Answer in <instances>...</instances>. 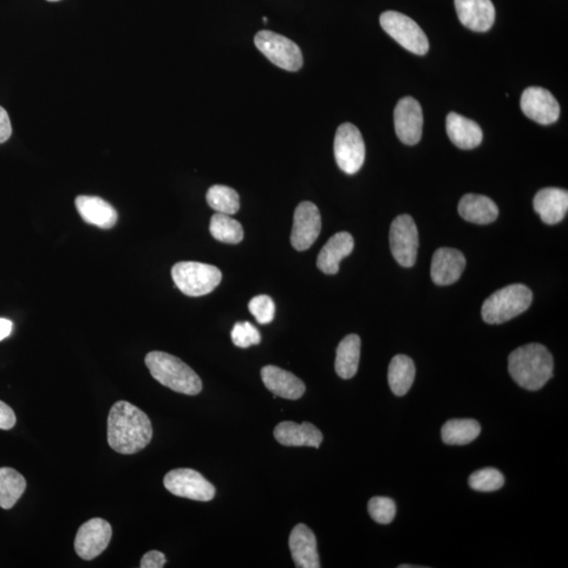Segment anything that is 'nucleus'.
<instances>
[{"instance_id":"nucleus-16","label":"nucleus","mask_w":568,"mask_h":568,"mask_svg":"<svg viewBox=\"0 0 568 568\" xmlns=\"http://www.w3.org/2000/svg\"><path fill=\"white\" fill-rule=\"evenodd\" d=\"M457 14L465 27L475 32H486L493 27L496 17L492 0H455Z\"/></svg>"},{"instance_id":"nucleus-29","label":"nucleus","mask_w":568,"mask_h":568,"mask_svg":"<svg viewBox=\"0 0 568 568\" xmlns=\"http://www.w3.org/2000/svg\"><path fill=\"white\" fill-rule=\"evenodd\" d=\"M210 232L215 239L228 245H238L245 237L243 226L230 215L220 213L213 215Z\"/></svg>"},{"instance_id":"nucleus-7","label":"nucleus","mask_w":568,"mask_h":568,"mask_svg":"<svg viewBox=\"0 0 568 568\" xmlns=\"http://www.w3.org/2000/svg\"><path fill=\"white\" fill-rule=\"evenodd\" d=\"M254 42L261 53L277 67L290 72L303 68L302 50L291 39L271 31H260Z\"/></svg>"},{"instance_id":"nucleus-18","label":"nucleus","mask_w":568,"mask_h":568,"mask_svg":"<svg viewBox=\"0 0 568 568\" xmlns=\"http://www.w3.org/2000/svg\"><path fill=\"white\" fill-rule=\"evenodd\" d=\"M534 207L546 225H557L566 217L568 193L558 188L541 189L534 198Z\"/></svg>"},{"instance_id":"nucleus-20","label":"nucleus","mask_w":568,"mask_h":568,"mask_svg":"<svg viewBox=\"0 0 568 568\" xmlns=\"http://www.w3.org/2000/svg\"><path fill=\"white\" fill-rule=\"evenodd\" d=\"M276 440L285 447H312L318 448L323 443V433L313 424L284 421L274 429Z\"/></svg>"},{"instance_id":"nucleus-31","label":"nucleus","mask_w":568,"mask_h":568,"mask_svg":"<svg viewBox=\"0 0 568 568\" xmlns=\"http://www.w3.org/2000/svg\"><path fill=\"white\" fill-rule=\"evenodd\" d=\"M505 476L498 469L486 467L479 469L469 477L468 485L477 492L498 491L505 486Z\"/></svg>"},{"instance_id":"nucleus-38","label":"nucleus","mask_w":568,"mask_h":568,"mask_svg":"<svg viewBox=\"0 0 568 568\" xmlns=\"http://www.w3.org/2000/svg\"><path fill=\"white\" fill-rule=\"evenodd\" d=\"M13 330V323L9 319L0 318V342L8 338Z\"/></svg>"},{"instance_id":"nucleus-11","label":"nucleus","mask_w":568,"mask_h":568,"mask_svg":"<svg viewBox=\"0 0 568 568\" xmlns=\"http://www.w3.org/2000/svg\"><path fill=\"white\" fill-rule=\"evenodd\" d=\"M112 539V526L101 518L91 519L78 530L74 546L75 551L83 560H93L100 556Z\"/></svg>"},{"instance_id":"nucleus-35","label":"nucleus","mask_w":568,"mask_h":568,"mask_svg":"<svg viewBox=\"0 0 568 568\" xmlns=\"http://www.w3.org/2000/svg\"><path fill=\"white\" fill-rule=\"evenodd\" d=\"M16 416L8 404L0 400V429L8 430L15 427Z\"/></svg>"},{"instance_id":"nucleus-30","label":"nucleus","mask_w":568,"mask_h":568,"mask_svg":"<svg viewBox=\"0 0 568 568\" xmlns=\"http://www.w3.org/2000/svg\"><path fill=\"white\" fill-rule=\"evenodd\" d=\"M207 201L213 210L220 214L234 215L239 211L240 198L234 188L217 185L208 188Z\"/></svg>"},{"instance_id":"nucleus-15","label":"nucleus","mask_w":568,"mask_h":568,"mask_svg":"<svg viewBox=\"0 0 568 568\" xmlns=\"http://www.w3.org/2000/svg\"><path fill=\"white\" fill-rule=\"evenodd\" d=\"M466 265L465 255L460 251L442 247L434 254L430 276L436 284L450 285L458 282Z\"/></svg>"},{"instance_id":"nucleus-13","label":"nucleus","mask_w":568,"mask_h":568,"mask_svg":"<svg viewBox=\"0 0 568 568\" xmlns=\"http://www.w3.org/2000/svg\"><path fill=\"white\" fill-rule=\"evenodd\" d=\"M520 104L522 112L539 125H552L559 120V102L546 89L527 88L521 96Z\"/></svg>"},{"instance_id":"nucleus-3","label":"nucleus","mask_w":568,"mask_h":568,"mask_svg":"<svg viewBox=\"0 0 568 568\" xmlns=\"http://www.w3.org/2000/svg\"><path fill=\"white\" fill-rule=\"evenodd\" d=\"M146 365L155 380L176 393L195 396L202 390L199 376L179 358L168 352H149Z\"/></svg>"},{"instance_id":"nucleus-10","label":"nucleus","mask_w":568,"mask_h":568,"mask_svg":"<svg viewBox=\"0 0 568 568\" xmlns=\"http://www.w3.org/2000/svg\"><path fill=\"white\" fill-rule=\"evenodd\" d=\"M390 244L397 263L404 267L416 264L419 235L415 221L409 215H400L390 226Z\"/></svg>"},{"instance_id":"nucleus-33","label":"nucleus","mask_w":568,"mask_h":568,"mask_svg":"<svg viewBox=\"0 0 568 568\" xmlns=\"http://www.w3.org/2000/svg\"><path fill=\"white\" fill-rule=\"evenodd\" d=\"M232 342L241 349L250 348L261 342L259 331L250 323H237L232 330Z\"/></svg>"},{"instance_id":"nucleus-4","label":"nucleus","mask_w":568,"mask_h":568,"mask_svg":"<svg viewBox=\"0 0 568 568\" xmlns=\"http://www.w3.org/2000/svg\"><path fill=\"white\" fill-rule=\"evenodd\" d=\"M533 293L525 284H511L489 296L482 305V318L488 324H501L530 308Z\"/></svg>"},{"instance_id":"nucleus-1","label":"nucleus","mask_w":568,"mask_h":568,"mask_svg":"<svg viewBox=\"0 0 568 568\" xmlns=\"http://www.w3.org/2000/svg\"><path fill=\"white\" fill-rule=\"evenodd\" d=\"M153 437L152 423L146 413L127 401H119L110 410L108 443L122 455H133L146 448Z\"/></svg>"},{"instance_id":"nucleus-5","label":"nucleus","mask_w":568,"mask_h":568,"mask_svg":"<svg viewBox=\"0 0 568 568\" xmlns=\"http://www.w3.org/2000/svg\"><path fill=\"white\" fill-rule=\"evenodd\" d=\"M175 285L189 297H200L212 293L220 284L222 274L218 267L195 261H182L172 269Z\"/></svg>"},{"instance_id":"nucleus-14","label":"nucleus","mask_w":568,"mask_h":568,"mask_svg":"<svg viewBox=\"0 0 568 568\" xmlns=\"http://www.w3.org/2000/svg\"><path fill=\"white\" fill-rule=\"evenodd\" d=\"M398 139L408 146L417 145L422 137L423 114L420 103L413 97H404L394 112Z\"/></svg>"},{"instance_id":"nucleus-23","label":"nucleus","mask_w":568,"mask_h":568,"mask_svg":"<svg viewBox=\"0 0 568 568\" xmlns=\"http://www.w3.org/2000/svg\"><path fill=\"white\" fill-rule=\"evenodd\" d=\"M447 132L457 148L473 149L481 145L482 130L478 123L457 113L447 117Z\"/></svg>"},{"instance_id":"nucleus-24","label":"nucleus","mask_w":568,"mask_h":568,"mask_svg":"<svg viewBox=\"0 0 568 568\" xmlns=\"http://www.w3.org/2000/svg\"><path fill=\"white\" fill-rule=\"evenodd\" d=\"M458 210L463 219L476 225L492 224L499 215V208L491 198L477 194L463 196Z\"/></svg>"},{"instance_id":"nucleus-32","label":"nucleus","mask_w":568,"mask_h":568,"mask_svg":"<svg viewBox=\"0 0 568 568\" xmlns=\"http://www.w3.org/2000/svg\"><path fill=\"white\" fill-rule=\"evenodd\" d=\"M371 518L380 525H390L395 519L397 508L394 500L387 497H374L369 502Z\"/></svg>"},{"instance_id":"nucleus-6","label":"nucleus","mask_w":568,"mask_h":568,"mask_svg":"<svg viewBox=\"0 0 568 568\" xmlns=\"http://www.w3.org/2000/svg\"><path fill=\"white\" fill-rule=\"evenodd\" d=\"M382 29L404 49L416 55H426L429 43L418 24L400 12L387 11L380 16Z\"/></svg>"},{"instance_id":"nucleus-17","label":"nucleus","mask_w":568,"mask_h":568,"mask_svg":"<svg viewBox=\"0 0 568 568\" xmlns=\"http://www.w3.org/2000/svg\"><path fill=\"white\" fill-rule=\"evenodd\" d=\"M261 378L267 390L284 400H297L305 393V385L298 377L275 365L261 370Z\"/></svg>"},{"instance_id":"nucleus-39","label":"nucleus","mask_w":568,"mask_h":568,"mask_svg":"<svg viewBox=\"0 0 568 568\" xmlns=\"http://www.w3.org/2000/svg\"><path fill=\"white\" fill-rule=\"evenodd\" d=\"M48 2L55 3V2H60V0H48Z\"/></svg>"},{"instance_id":"nucleus-28","label":"nucleus","mask_w":568,"mask_h":568,"mask_svg":"<svg viewBox=\"0 0 568 568\" xmlns=\"http://www.w3.org/2000/svg\"><path fill=\"white\" fill-rule=\"evenodd\" d=\"M25 488H27V481L22 474L14 468H0V507L10 509L14 506L21 499Z\"/></svg>"},{"instance_id":"nucleus-27","label":"nucleus","mask_w":568,"mask_h":568,"mask_svg":"<svg viewBox=\"0 0 568 568\" xmlns=\"http://www.w3.org/2000/svg\"><path fill=\"white\" fill-rule=\"evenodd\" d=\"M480 433V424L474 419L448 420L441 429L442 440L448 446H466L478 438Z\"/></svg>"},{"instance_id":"nucleus-19","label":"nucleus","mask_w":568,"mask_h":568,"mask_svg":"<svg viewBox=\"0 0 568 568\" xmlns=\"http://www.w3.org/2000/svg\"><path fill=\"white\" fill-rule=\"evenodd\" d=\"M290 550L294 563L299 568H320L317 540L314 533L304 525L294 528L290 536Z\"/></svg>"},{"instance_id":"nucleus-8","label":"nucleus","mask_w":568,"mask_h":568,"mask_svg":"<svg viewBox=\"0 0 568 568\" xmlns=\"http://www.w3.org/2000/svg\"><path fill=\"white\" fill-rule=\"evenodd\" d=\"M334 154L337 165L342 171L349 175L356 174L363 166L365 145L361 130L350 122L342 123L338 128Z\"/></svg>"},{"instance_id":"nucleus-9","label":"nucleus","mask_w":568,"mask_h":568,"mask_svg":"<svg viewBox=\"0 0 568 568\" xmlns=\"http://www.w3.org/2000/svg\"><path fill=\"white\" fill-rule=\"evenodd\" d=\"M163 485L178 497L207 502L215 497V487L204 476L191 468H178L168 472Z\"/></svg>"},{"instance_id":"nucleus-37","label":"nucleus","mask_w":568,"mask_h":568,"mask_svg":"<svg viewBox=\"0 0 568 568\" xmlns=\"http://www.w3.org/2000/svg\"><path fill=\"white\" fill-rule=\"evenodd\" d=\"M12 135V125L8 112L0 106V145L8 141Z\"/></svg>"},{"instance_id":"nucleus-21","label":"nucleus","mask_w":568,"mask_h":568,"mask_svg":"<svg viewBox=\"0 0 568 568\" xmlns=\"http://www.w3.org/2000/svg\"><path fill=\"white\" fill-rule=\"evenodd\" d=\"M75 206L81 217L89 225L109 230L119 219L114 207L96 196H78Z\"/></svg>"},{"instance_id":"nucleus-2","label":"nucleus","mask_w":568,"mask_h":568,"mask_svg":"<svg viewBox=\"0 0 568 568\" xmlns=\"http://www.w3.org/2000/svg\"><path fill=\"white\" fill-rule=\"evenodd\" d=\"M508 371L519 387L538 390L553 377L554 359L544 345L526 344L509 355Z\"/></svg>"},{"instance_id":"nucleus-34","label":"nucleus","mask_w":568,"mask_h":568,"mask_svg":"<svg viewBox=\"0 0 568 568\" xmlns=\"http://www.w3.org/2000/svg\"><path fill=\"white\" fill-rule=\"evenodd\" d=\"M249 310L259 324H269L275 317L276 306L270 296L259 295L251 300Z\"/></svg>"},{"instance_id":"nucleus-26","label":"nucleus","mask_w":568,"mask_h":568,"mask_svg":"<svg viewBox=\"0 0 568 568\" xmlns=\"http://www.w3.org/2000/svg\"><path fill=\"white\" fill-rule=\"evenodd\" d=\"M416 376L415 363L406 355H397L390 363L389 384L396 396H404L413 385Z\"/></svg>"},{"instance_id":"nucleus-25","label":"nucleus","mask_w":568,"mask_h":568,"mask_svg":"<svg viewBox=\"0 0 568 568\" xmlns=\"http://www.w3.org/2000/svg\"><path fill=\"white\" fill-rule=\"evenodd\" d=\"M361 341L355 334L349 335L339 343L336 352L335 370L339 377L351 379L357 374L361 361Z\"/></svg>"},{"instance_id":"nucleus-22","label":"nucleus","mask_w":568,"mask_h":568,"mask_svg":"<svg viewBox=\"0 0 568 568\" xmlns=\"http://www.w3.org/2000/svg\"><path fill=\"white\" fill-rule=\"evenodd\" d=\"M354 238L348 232H341L332 236L320 251L317 266L326 275H335L339 272L341 261L354 250Z\"/></svg>"},{"instance_id":"nucleus-36","label":"nucleus","mask_w":568,"mask_h":568,"mask_svg":"<svg viewBox=\"0 0 568 568\" xmlns=\"http://www.w3.org/2000/svg\"><path fill=\"white\" fill-rule=\"evenodd\" d=\"M167 563L165 554L159 551H151L142 557L140 567L141 568H161Z\"/></svg>"},{"instance_id":"nucleus-12","label":"nucleus","mask_w":568,"mask_h":568,"mask_svg":"<svg viewBox=\"0 0 568 568\" xmlns=\"http://www.w3.org/2000/svg\"><path fill=\"white\" fill-rule=\"evenodd\" d=\"M322 231V217L318 207L310 201L300 204L294 214L291 244L294 249L303 252L314 245Z\"/></svg>"}]
</instances>
